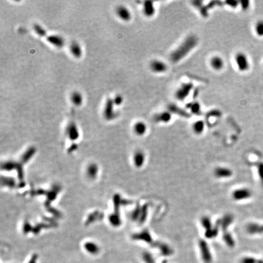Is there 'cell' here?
Masks as SVG:
<instances>
[{"label":"cell","instance_id":"1","mask_svg":"<svg viewBox=\"0 0 263 263\" xmlns=\"http://www.w3.org/2000/svg\"><path fill=\"white\" fill-rule=\"evenodd\" d=\"M198 42L195 36L188 37L181 45L171 54V59L174 62H177L186 56L196 45Z\"/></svg>","mask_w":263,"mask_h":263},{"label":"cell","instance_id":"2","mask_svg":"<svg viewBox=\"0 0 263 263\" xmlns=\"http://www.w3.org/2000/svg\"><path fill=\"white\" fill-rule=\"evenodd\" d=\"M235 62L237 69L241 72H245L249 70L250 63L247 56L243 53H237L234 57Z\"/></svg>","mask_w":263,"mask_h":263},{"label":"cell","instance_id":"3","mask_svg":"<svg viewBox=\"0 0 263 263\" xmlns=\"http://www.w3.org/2000/svg\"><path fill=\"white\" fill-rule=\"evenodd\" d=\"M114 103L113 99L108 98L104 105L103 115L106 120L110 121L116 117V113L114 110Z\"/></svg>","mask_w":263,"mask_h":263},{"label":"cell","instance_id":"4","mask_svg":"<svg viewBox=\"0 0 263 263\" xmlns=\"http://www.w3.org/2000/svg\"><path fill=\"white\" fill-rule=\"evenodd\" d=\"M199 246L204 263H211L213 260L212 255L207 243L205 240L201 239L199 241Z\"/></svg>","mask_w":263,"mask_h":263},{"label":"cell","instance_id":"5","mask_svg":"<svg viewBox=\"0 0 263 263\" xmlns=\"http://www.w3.org/2000/svg\"><path fill=\"white\" fill-rule=\"evenodd\" d=\"M193 88V84L191 82L183 83L175 92V98L179 101H183L189 95Z\"/></svg>","mask_w":263,"mask_h":263},{"label":"cell","instance_id":"6","mask_svg":"<svg viewBox=\"0 0 263 263\" xmlns=\"http://www.w3.org/2000/svg\"><path fill=\"white\" fill-rule=\"evenodd\" d=\"M150 68L153 73L161 74L167 71L168 65L165 62L162 60L155 59L150 62Z\"/></svg>","mask_w":263,"mask_h":263},{"label":"cell","instance_id":"7","mask_svg":"<svg viewBox=\"0 0 263 263\" xmlns=\"http://www.w3.org/2000/svg\"><path fill=\"white\" fill-rule=\"evenodd\" d=\"M231 196L233 200L236 201H240L249 199L252 196V192L247 188H240L233 191Z\"/></svg>","mask_w":263,"mask_h":263},{"label":"cell","instance_id":"8","mask_svg":"<svg viewBox=\"0 0 263 263\" xmlns=\"http://www.w3.org/2000/svg\"><path fill=\"white\" fill-rule=\"evenodd\" d=\"M215 177L219 179H227L232 176L233 171L228 168L217 167L214 169Z\"/></svg>","mask_w":263,"mask_h":263},{"label":"cell","instance_id":"9","mask_svg":"<svg viewBox=\"0 0 263 263\" xmlns=\"http://www.w3.org/2000/svg\"><path fill=\"white\" fill-rule=\"evenodd\" d=\"M47 40L55 47L61 48L65 45V40L62 37L59 35L51 34L47 36Z\"/></svg>","mask_w":263,"mask_h":263},{"label":"cell","instance_id":"10","mask_svg":"<svg viewBox=\"0 0 263 263\" xmlns=\"http://www.w3.org/2000/svg\"><path fill=\"white\" fill-rule=\"evenodd\" d=\"M116 14L124 21H128L132 18V14L129 9L124 6H119L116 8Z\"/></svg>","mask_w":263,"mask_h":263},{"label":"cell","instance_id":"11","mask_svg":"<svg viewBox=\"0 0 263 263\" xmlns=\"http://www.w3.org/2000/svg\"><path fill=\"white\" fill-rule=\"evenodd\" d=\"M224 65L225 63L223 59L219 56H214L210 60L211 67L216 71H221L222 70Z\"/></svg>","mask_w":263,"mask_h":263},{"label":"cell","instance_id":"12","mask_svg":"<svg viewBox=\"0 0 263 263\" xmlns=\"http://www.w3.org/2000/svg\"><path fill=\"white\" fill-rule=\"evenodd\" d=\"M143 12L147 17H151L156 13V8L153 2L146 1L144 2Z\"/></svg>","mask_w":263,"mask_h":263},{"label":"cell","instance_id":"13","mask_svg":"<svg viewBox=\"0 0 263 263\" xmlns=\"http://www.w3.org/2000/svg\"><path fill=\"white\" fill-rule=\"evenodd\" d=\"M153 247H158L160 251V253L163 256H170L173 253L172 249L166 244L159 242H154L152 245Z\"/></svg>","mask_w":263,"mask_h":263},{"label":"cell","instance_id":"14","mask_svg":"<svg viewBox=\"0 0 263 263\" xmlns=\"http://www.w3.org/2000/svg\"><path fill=\"white\" fill-rule=\"evenodd\" d=\"M134 239H137V240H143V241H144V242H146L147 243H148L149 244H150V246H152L153 243H154V242H153V240L152 239V237L151 234H150L149 231L147 230H144L142 232L134 235Z\"/></svg>","mask_w":263,"mask_h":263},{"label":"cell","instance_id":"15","mask_svg":"<svg viewBox=\"0 0 263 263\" xmlns=\"http://www.w3.org/2000/svg\"><path fill=\"white\" fill-rule=\"evenodd\" d=\"M67 133L69 138L71 140H76L79 137V131L74 121L70 122L68 125Z\"/></svg>","mask_w":263,"mask_h":263},{"label":"cell","instance_id":"16","mask_svg":"<svg viewBox=\"0 0 263 263\" xmlns=\"http://www.w3.org/2000/svg\"><path fill=\"white\" fill-rule=\"evenodd\" d=\"M171 119H172V113L169 111H165L160 112L157 114L154 117L155 121L157 122L168 123L171 120Z\"/></svg>","mask_w":263,"mask_h":263},{"label":"cell","instance_id":"17","mask_svg":"<svg viewBox=\"0 0 263 263\" xmlns=\"http://www.w3.org/2000/svg\"><path fill=\"white\" fill-rule=\"evenodd\" d=\"M145 161V155L143 152L141 150L137 151L134 157V162L135 167L140 168H141Z\"/></svg>","mask_w":263,"mask_h":263},{"label":"cell","instance_id":"18","mask_svg":"<svg viewBox=\"0 0 263 263\" xmlns=\"http://www.w3.org/2000/svg\"><path fill=\"white\" fill-rule=\"evenodd\" d=\"M70 50L71 54L76 58H80L82 56V50L81 47L79 45V43L77 41H74L71 42Z\"/></svg>","mask_w":263,"mask_h":263},{"label":"cell","instance_id":"19","mask_svg":"<svg viewBox=\"0 0 263 263\" xmlns=\"http://www.w3.org/2000/svg\"><path fill=\"white\" fill-rule=\"evenodd\" d=\"M147 125L143 121H138L134 125V131L136 135L138 136L144 135L147 132Z\"/></svg>","mask_w":263,"mask_h":263},{"label":"cell","instance_id":"20","mask_svg":"<svg viewBox=\"0 0 263 263\" xmlns=\"http://www.w3.org/2000/svg\"><path fill=\"white\" fill-rule=\"evenodd\" d=\"M192 130L197 135L202 134L205 129V123L202 120H198L194 122L192 124Z\"/></svg>","mask_w":263,"mask_h":263},{"label":"cell","instance_id":"21","mask_svg":"<svg viewBox=\"0 0 263 263\" xmlns=\"http://www.w3.org/2000/svg\"><path fill=\"white\" fill-rule=\"evenodd\" d=\"M233 221V217L231 214L225 215L222 220H221V226L222 230L225 232Z\"/></svg>","mask_w":263,"mask_h":263},{"label":"cell","instance_id":"22","mask_svg":"<svg viewBox=\"0 0 263 263\" xmlns=\"http://www.w3.org/2000/svg\"><path fill=\"white\" fill-rule=\"evenodd\" d=\"M71 101L76 106L81 105L83 102V97L82 94L77 91L73 92L71 95Z\"/></svg>","mask_w":263,"mask_h":263},{"label":"cell","instance_id":"23","mask_svg":"<svg viewBox=\"0 0 263 263\" xmlns=\"http://www.w3.org/2000/svg\"><path fill=\"white\" fill-rule=\"evenodd\" d=\"M223 239L226 244L230 247H233L235 245L234 240L230 233L225 231L223 235Z\"/></svg>","mask_w":263,"mask_h":263},{"label":"cell","instance_id":"24","mask_svg":"<svg viewBox=\"0 0 263 263\" xmlns=\"http://www.w3.org/2000/svg\"><path fill=\"white\" fill-rule=\"evenodd\" d=\"M33 29L38 35H39L40 37H47V33L46 30L39 24H37V23L34 24Z\"/></svg>","mask_w":263,"mask_h":263},{"label":"cell","instance_id":"25","mask_svg":"<svg viewBox=\"0 0 263 263\" xmlns=\"http://www.w3.org/2000/svg\"><path fill=\"white\" fill-rule=\"evenodd\" d=\"M201 224L205 230H208L212 228V223L210 218L207 216H204L201 219Z\"/></svg>","mask_w":263,"mask_h":263},{"label":"cell","instance_id":"26","mask_svg":"<svg viewBox=\"0 0 263 263\" xmlns=\"http://www.w3.org/2000/svg\"><path fill=\"white\" fill-rule=\"evenodd\" d=\"M217 234H218V227H216L215 228H212L210 230L205 231V235L207 238L212 239L213 237H215L217 235Z\"/></svg>","mask_w":263,"mask_h":263},{"label":"cell","instance_id":"27","mask_svg":"<svg viewBox=\"0 0 263 263\" xmlns=\"http://www.w3.org/2000/svg\"><path fill=\"white\" fill-rule=\"evenodd\" d=\"M86 250L92 254H95L98 252L99 248L94 243H86L85 245Z\"/></svg>","mask_w":263,"mask_h":263},{"label":"cell","instance_id":"28","mask_svg":"<svg viewBox=\"0 0 263 263\" xmlns=\"http://www.w3.org/2000/svg\"><path fill=\"white\" fill-rule=\"evenodd\" d=\"M255 32L259 37H262L263 36V21L261 20L258 21L255 27Z\"/></svg>","mask_w":263,"mask_h":263},{"label":"cell","instance_id":"29","mask_svg":"<svg viewBox=\"0 0 263 263\" xmlns=\"http://www.w3.org/2000/svg\"><path fill=\"white\" fill-rule=\"evenodd\" d=\"M143 258L145 263H156L155 259H153L152 255L147 252L143 253Z\"/></svg>","mask_w":263,"mask_h":263},{"label":"cell","instance_id":"30","mask_svg":"<svg viewBox=\"0 0 263 263\" xmlns=\"http://www.w3.org/2000/svg\"><path fill=\"white\" fill-rule=\"evenodd\" d=\"M191 111L194 114H199L201 112V105L199 103L195 102L191 105Z\"/></svg>","mask_w":263,"mask_h":263},{"label":"cell","instance_id":"31","mask_svg":"<svg viewBox=\"0 0 263 263\" xmlns=\"http://www.w3.org/2000/svg\"><path fill=\"white\" fill-rule=\"evenodd\" d=\"M113 101L115 105H120L123 102V98L121 95H117L113 99Z\"/></svg>","mask_w":263,"mask_h":263},{"label":"cell","instance_id":"32","mask_svg":"<svg viewBox=\"0 0 263 263\" xmlns=\"http://www.w3.org/2000/svg\"><path fill=\"white\" fill-rule=\"evenodd\" d=\"M240 263H257V260L251 257H245L241 260Z\"/></svg>","mask_w":263,"mask_h":263},{"label":"cell","instance_id":"33","mask_svg":"<svg viewBox=\"0 0 263 263\" xmlns=\"http://www.w3.org/2000/svg\"><path fill=\"white\" fill-rule=\"evenodd\" d=\"M249 3L250 2H248V1H243V2H240L241 7H242V8L244 10L247 9L249 8Z\"/></svg>","mask_w":263,"mask_h":263},{"label":"cell","instance_id":"34","mask_svg":"<svg viewBox=\"0 0 263 263\" xmlns=\"http://www.w3.org/2000/svg\"><path fill=\"white\" fill-rule=\"evenodd\" d=\"M166 262H167L166 261H163L162 262V263H166Z\"/></svg>","mask_w":263,"mask_h":263}]
</instances>
